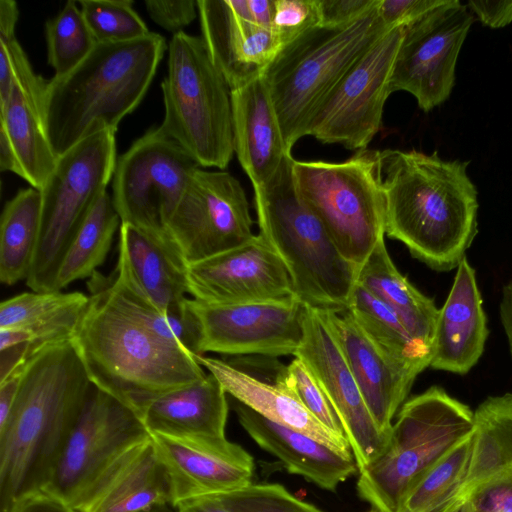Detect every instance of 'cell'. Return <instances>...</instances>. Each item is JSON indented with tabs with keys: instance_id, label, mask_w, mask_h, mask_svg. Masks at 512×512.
I'll return each mask as SVG.
<instances>
[{
	"instance_id": "6da1fadb",
	"label": "cell",
	"mask_w": 512,
	"mask_h": 512,
	"mask_svg": "<svg viewBox=\"0 0 512 512\" xmlns=\"http://www.w3.org/2000/svg\"><path fill=\"white\" fill-rule=\"evenodd\" d=\"M91 385L71 340L46 345L27 359L14 407L0 427V512L42 490Z\"/></svg>"
},
{
	"instance_id": "7a4b0ae2",
	"label": "cell",
	"mask_w": 512,
	"mask_h": 512,
	"mask_svg": "<svg viewBox=\"0 0 512 512\" xmlns=\"http://www.w3.org/2000/svg\"><path fill=\"white\" fill-rule=\"evenodd\" d=\"M91 294L72 344L93 385L139 416L155 399L206 376L195 355L149 329L112 278L91 277Z\"/></svg>"
},
{
	"instance_id": "3957f363",
	"label": "cell",
	"mask_w": 512,
	"mask_h": 512,
	"mask_svg": "<svg viewBox=\"0 0 512 512\" xmlns=\"http://www.w3.org/2000/svg\"><path fill=\"white\" fill-rule=\"evenodd\" d=\"M385 235L432 269L450 270L477 233L478 193L469 162L435 151H380Z\"/></svg>"
},
{
	"instance_id": "277c9868",
	"label": "cell",
	"mask_w": 512,
	"mask_h": 512,
	"mask_svg": "<svg viewBox=\"0 0 512 512\" xmlns=\"http://www.w3.org/2000/svg\"><path fill=\"white\" fill-rule=\"evenodd\" d=\"M165 49L164 37L152 32L127 42L97 43L73 70L47 81L43 118L55 154L98 132H116L142 101Z\"/></svg>"
},
{
	"instance_id": "5b68a950",
	"label": "cell",
	"mask_w": 512,
	"mask_h": 512,
	"mask_svg": "<svg viewBox=\"0 0 512 512\" xmlns=\"http://www.w3.org/2000/svg\"><path fill=\"white\" fill-rule=\"evenodd\" d=\"M292 154L254 188L259 234L285 264L299 301L322 312L348 309L359 267L339 252L325 226L300 196Z\"/></svg>"
},
{
	"instance_id": "8992f818",
	"label": "cell",
	"mask_w": 512,
	"mask_h": 512,
	"mask_svg": "<svg viewBox=\"0 0 512 512\" xmlns=\"http://www.w3.org/2000/svg\"><path fill=\"white\" fill-rule=\"evenodd\" d=\"M388 30L376 6L346 26H316L280 49L262 79L291 151L350 67Z\"/></svg>"
},
{
	"instance_id": "52a82bcc",
	"label": "cell",
	"mask_w": 512,
	"mask_h": 512,
	"mask_svg": "<svg viewBox=\"0 0 512 512\" xmlns=\"http://www.w3.org/2000/svg\"><path fill=\"white\" fill-rule=\"evenodd\" d=\"M159 129L202 168L224 169L234 154L231 89L202 37L173 34L162 84Z\"/></svg>"
},
{
	"instance_id": "ba28073f",
	"label": "cell",
	"mask_w": 512,
	"mask_h": 512,
	"mask_svg": "<svg viewBox=\"0 0 512 512\" xmlns=\"http://www.w3.org/2000/svg\"><path fill=\"white\" fill-rule=\"evenodd\" d=\"M474 427V411L433 386L406 401L382 454L359 472L357 491L372 507L396 512L410 484Z\"/></svg>"
},
{
	"instance_id": "9c48e42d",
	"label": "cell",
	"mask_w": 512,
	"mask_h": 512,
	"mask_svg": "<svg viewBox=\"0 0 512 512\" xmlns=\"http://www.w3.org/2000/svg\"><path fill=\"white\" fill-rule=\"evenodd\" d=\"M293 176L341 255L360 267L385 236L380 150H358L339 163L294 159Z\"/></svg>"
},
{
	"instance_id": "30bf717a",
	"label": "cell",
	"mask_w": 512,
	"mask_h": 512,
	"mask_svg": "<svg viewBox=\"0 0 512 512\" xmlns=\"http://www.w3.org/2000/svg\"><path fill=\"white\" fill-rule=\"evenodd\" d=\"M115 132L93 134L60 155L40 191V235L26 285L53 291L56 272L74 233L106 192L116 166Z\"/></svg>"
},
{
	"instance_id": "8fae6325",
	"label": "cell",
	"mask_w": 512,
	"mask_h": 512,
	"mask_svg": "<svg viewBox=\"0 0 512 512\" xmlns=\"http://www.w3.org/2000/svg\"><path fill=\"white\" fill-rule=\"evenodd\" d=\"M150 438L136 412L92 384L82 412L40 492L73 510L122 456Z\"/></svg>"
},
{
	"instance_id": "7c38bea8",
	"label": "cell",
	"mask_w": 512,
	"mask_h": 512,
	"mask_svg": "<svg viewBox=\"0 0 512 512\" xmlns=\"http://www.w3.org/2000/svg\"><path fill=\"white\" fill-rule=\"evenodd\" d=\"M200 166L160 129H150L116 162L112 201L121 224L166 237V227Z\"/></svg>"
},
{
	"instance_id": "4fadbf2b",
	"label": "cell",
	"mask_w": 512,
	"mask_h": 512,
	"mask_svg": "<svg viewBox=\"0 0 512 512\" xmlns=\"http://www.w3.org/2000/svg\"><path fill=\"white\" fill-rule=\"evenodd\" d=\"M474 16L459 0H442L403 26L390 91H406L429 112L444 103L455 84L456 64Z\"/></svg>"
},
{
	"instance_id": "5bb4252c",
	"label": "cell",
	"mask_w": 512,
	"mask_h": 512,
	"mask_svg": "<svg viewBox=\"0 0 512 512\" xmlns=\"http://www.w3.org/2000/svg\"><path fill=\"white\" fill-rule=\"evenodd\" d=\"M402 34L403 26L386 31L355 61L314 116L308 136L350 150L367 148L382 127Z\"/></svg>"
},
{
	"instance_id": "9a60e30c",
	"label": "cell",
	"mask_w": 512,
	"mask_h": 512,
	"mask_svg": "<svg viewBox=\"0 0 512 512\" xmlns=\"http://www.w3.org/2000/svg\"><path fill=\"white\" fill-rule=\"evenodd\" d=\"M240 181L223 170L197 168L166 232L186 264L241 246L255 235Z\"/></svg>"
},
{
	"instance_id": "2e32d148",
	"label": "cell",
	"mask_w": 512,
	"mask_h": 512,
	"mask_svg": "<svg viewBox=\"0 0 512 512\" xmlns=\"http://www.w3.org/2000/svg\"><path fill=\"white\" fill-rule=\"evenodd\" d=\"M201 327L200 355L278 357L296 354L303 338L304 304L298 299L210 305L189 298Z\"/></svg>"
},
{
	"instance_id": "e0dca14e",
	"label": "cell",
	"mask_w": 512,
	"mask_h": 512,
	"mask_svg": "<svg viewBox=\"0 0 512 512\" xmlns=\"http://www.w3.org/2000/svg\"><path fill=\"white\" fill-rule=\"evenodd\" d=\"M212 373L227 394L277 424L303 432L345 457L353 458L350 445L323 426L304 406L288 366L276 357L248 355L227 360L195 356Z\"/></svg>"
},
{
	"instance_id": "ac0fdd59",
	"label": "cell",
	"mask_w": 512,
	"mask_h": 512,
	"mask_svg": "<svg viewBox=\"0 0 512 512\" xmlns=\"http://www.w3.org/2000/svg\"><path fill=\"white\" fill-rule=\"evenodd\" d=\"M295 357L316 375L342 422L358 473L384 451L389 435L370 413L323 312L304 305L303 338Z\"/></svg>"
},
{
	"instance_id": "d6986e66",
	"label": "cell",
	"mask_w": 512,
	"mask_h": 512,
	"mask_svg": "<svg viewBox=\"0 0 512 512\" xmlns=\"http://www.w3.org/2000/svg\"><path fill=\"white\" fill-rule=\"evenodd\" d=\"M186 278L188 294L204 304L298 299L285 264L260 234L241 246L188 264Z\"/></svg>"
},
{
	"instance_id": "ffe728a7",
	"label": "cell",
	"mask_w": 512,
	"mask_h": 512,
	"mask_svg": "<svg viewBox=\"0 0 512 512\" xmlns=\"http://www.w3.org/2000/svg\"><path fill=\"white\" fill-rule=\"evenodd\" d=\"M171 481L173 506L252 484L253 457L226 437L151 435Z\"/></svg>"
},
{
	"instance_id": "44dd1931",
	"label": "cell",
	"mask_w": 512,
	"mask_h": 512,
	"mask_svg": "<svg viewBox=\"0 0 512 512\" xmlns=\"http://www.w3.org/2000/svg\"><path fill=\"white\" fill-rule=\"evenodd\" d=\"M202 39L231 91L260 78L282 48L257 24L247 0H197Z\"/></svg>"
},
{
	"instance_id": "7402d4cb",
	"label": "cell",
	"mask_w": 512,
	"mask_h": 512,
	"mask_svg": "<svg viewBox=\"0 0 512 512\" xmlns=\"http://www.w3.org/2000/svg\"><path fill=\"white\" fill-rule=\"evenodd\" d=\"M323 314L370 413L380 429L390 435L392 420L423 369L391 357L366 334L348 310Z\"/></svg>"
},
{
	"instance_id": "603a6c76",
	"label": "cell",
	"mask_w": 512,
	"mask_h": 512,
	"mask_svg": "<svg viewBox=\"0 0 512 512\" xmlns=\"http://www.w3.org/2000/svg\"><path fill=\"white\" fill-rule=\"evenodd\" d=\"M187 264L169 236L159 237L129 224L119 228L115 277L159 311L187 301Z\"/></svg>"
},
{
	"instance_id": "cb8c5ba5",
	"label": "cell",
	"mask_w": 512,
	"mask_h": 512,
	"mask_svg": "<svg viewBox=\"0 0 512 512\" xmlns=\"http://www.w3.org/2000/svg\"><path fill=\"white\" fill-rule=\"evenodd\" d=\"M488 334L475 271L464 257L439 309L429 366L455 374L468 373L480 359Z\"/></svg>"
},
{
	"instance_id": "d4e9b609",
	"label": "cell",
	"mask_w": 512,
	"mask_h": 512,
	"mask_svg": "<svg viewBox=\"0 0 512 512\" xmlns=\"http://www.w3.org/2000/svg\"><path fill=\"white\" fill-rule=\"evenodd\" d=\"M172 505V487L152 436L122 456L85 494L74 512H144Z\"/></svg>"
},
{
	"instance_id": "484cf974",
	"label": "cell",
	"mask_w": 512,
	"mask_h": 512,
	"mask_svg": "<svg viewBox=\"0 0 512 512\" xmlns=\"http://www.w3.org/2000/svg\"><path fill=\"white\" fill-rule=\"evenodd\" d=\"M234 153L253 188L267 183L292 154L262 76L231 91Z\"/></svg>"
},
{
	"instance_id": "4316f807",
	"label": "cell",
	"mask_w": 512,
	"mask_h": 512,
	"mask_svg": "<svg viewBox=\"0 0 512 512\" xmlns=\"http://www.w3.org/2000/svg\"><path fill=\"white\" fill-rule=\"evenodd\" d=\"M234 410L248 435L277 457L289 473L335 491L358 471L354 458L341 455L303 432L272 422L238 401Z\"/></svg>"
},
{
	"instance_id": "83f0119b",
	"label": "cell",
	"mask_w": 512,
	"mask_h": 512,
	"mask_svg": "<svg viewBox=\"0 0 512 512\" xmlns=\"http://www.w3.org/2000/svg\"><path fill=\"white\" fill-rule=\"evenodd\" d=\"M46 83L34 71L14 78L8 100L0 107V129L13 148L18 176L37 190L42 189L58 159L44 125Z\"/></svg>"
},
{
	"instance_id": "f1b7e54d",
	"label": "cell",
	"mask_w": 512,
	"mask_h": 512,
	"mask_svg": "<svg viewBox=\"0 0 512 512\" xmlns=\"http://www.w3.org/2000/svg\"><path fill=\"white\" fill-rule=\"evenodd\" d=\"M227 392L212 374L152 401L141 414L151 435L226 437Z\"/></svg>"
},
{
	"instance_id": "f546056e",
	"label": "cell",
	"mask_w": 512,
	"mask_h": 512,
	"mask_svg": "<svg viewBox=\"0 0 512 512\" xmlns=\"http://www.w3.org/2000/svg\"><path fill=\"white\" fill-rule=\"evenodd\" d=\"M88 302L81 292H24L1 302L0 329L26 330L29 358L46 345L72 340Z\"/></svg>"
},
{
	"instance_id": "4dcf8cb0",
	"label": "cell",
	"mask_w": 512,
	"mask_h": 512,
	"mask_svg": "<svg viewBox=\"0 0 512 512\" xmlns=\"http://www.w3.org/2000/svg\"><path fill=\"white\" fill-rule=\"evenodd\" d=\"M357 283L390 307L411 336L432 354L439 309L396 268L384 238L359 267Z\"/></svg>"
},
{
	"instance_id": "1f68e13d",
	"label": "cell",
	"mask_w": 512,
	"mask_h": 512,
	"mask_svg": "<svg viewBox=\"0 0 512 512\" xmlns=\"http://www.w3.org/2000/svg\"><path fill=\"white\" fill-rule=\"evenodd\" d=\"M512 472V394L492 396L474 411L469 469L458 500L478 485Z\"/></svg>"
},
{
	"instance_id": "d6a6232c",
	"label": "cell",
	"mask_w": 512,
	"mask_h": 512,
	"mask_svg": "<svg viewBox=\"0 0 512 512\" xmlns=\"http://www.w3.org/2000/svg\"><path fill=\"white\" fill-rule=\"evenodd\" d=\"M41 194L31 187L6 202L0 221V281L14 285L28 278L38 247Z\"/></svg>"
},
{
	"instance_id": "836d02e7",
	"label": "cell",
	"mask_w": 512,
	"mask_h": 512,
	"mask_svg": "<svg viewBox=\"0 0 512 512\" xmlns=\"http://www.w3.org/2000/svg\"><path fill=\"white\" fill-rule=\"evenodd\" d=\"M120 225L112 197L106 191L86 214L67 245L56 272L53 291H62L76 280L92 277L104 263Z\"/></svg>"
},
{
	"instance_id": "e575fe53",
	"label": "cell",
	"mask_w": 512,
	"mask_h": 512,
	"mask_svg": "<svg viewBox=\"0 0 512 512\" xmlns=\"http://www.w3.org/2000/svg\"><path fill=\"white\" fill-rule=\"evenodd\" d=\"M366 334L394 359L425 369L431 350L415 340L397 314L356 282L347 309Z\"/></svg>"
},
{
	"instance_id": "d590c367",
	"label": "cell",
	"mask_w": 512,
	"mask_h": 512,
	"mask_svg": "<svg viewBox=\"0 0 512 512\" xmlns=\"http://www.w3.org/2000/svg\"><path fill=\"white\" fill-rule=\"evenodd\" d=\"M471 450L472 433L410 484L396 512H442L455 503L467 477Z\"/></svg>"
},
{
	"instance_id": "8d00e7d4",
	"label": "cell",
	"mask_w": 512,
	"mask_h": 512,
	"mask_svg": "<svg viewBox=\"0 0 512 512\" xmlns=\"http://www.w3.org/2000/svg\"><path fill=\"white\" fill-rule=\"evenodd\" d=\"M47 61L55 78L73 70L97 44L80 8L67 1L45 25Z\"/></svg>"
},
{
	"instance_id": "74e56055",
	"label": "cell",
	"mask_w": 512,
	"mask_h": 512,
	"mask_svg": "<svg viewBox=\"0 0 512 512\" xmlns=\"http://www.w3.org/2000/svg\"><path fill=\"white\" fill-rule=\"evenodd\" d=\"M82 15L96 43H120L150 33L131 0H81Z\"/></svg>"
},
{
	"instance_id": "f35d334b",
	"label": "cell",
	"mask_w": 512,
	"mask_h": 512,
	"mask_svg": "<svg viewBox=\"0 0 512 512\" xmlns=\"http://www.w3.org/2000/svg\"><path fill=\"white\" fill-rule=\"evenodd\" d=\"M229 512H323L277 483L250 484L213 495Z\"/></svg>"
},
{
	"instance_id": "ab89813d",
	"label": "cell",
	"mask_w": 512,
	"mask_h": 512,
	"mask_svg": "<svg viewBox=\"0 0 512 512\" xmlns=\"http://www.w3.org/2000/svg\"><path fill=\"white\" fill-rule=\"evenodd\" d=\"M18 14L15 1H0V107L8 100L14 77L32 69L16 38Z\"/></svg>"
},
{
	"instance_id": "60d3db41",
	"label": "cell",
	"mask_w": 512,
	"mask_h": 512,
	"mask_svg": "<svg viewBox=\"0 0 512 512\" xmlns=\"http://www.w3.org/2000/svg\"><path fill=\"white\" fill-rule=\"evenodd\" d=\"M287 366L293 386L308 411L327 429L345 437L342 422L328 393L309 366L298 357Z\"/></svg>"
},
{
	"instance_id": "b9f144b4",
	"label": "cell",
	"mask_w": 512,
	"mask_h": 512,
	"mask_svg": "<svg viewBox=\"0 0 512 512\" xmlns=\"http://www.w3.org/2000/svg\"><path fill=\"white\" fill-rule=\"evenodd\" d=\"M316 26H320L318 0L274 1L272 30L282 47Z\"/></svg>"
},
{
	"instance_id": "7bdbcfd3",
	"label": "cell",
	"mask_w": 512,
	"mask_h": 512,
	"mask_svg": "<svg viewBox=\"0 0 512 512\" xmlns=\"http://www.w3.org/2000/svg\"><path fill=\"white\" fill-rule=\"evenodd\" d=\"M463 499L469 501L473 512H512V472L478 485Z\"/></svg>"
},
{
	"instance_id": "ee69618b",
	"label": "cell",
	"mask_w": 512,
	"mask_h": 512,
	"mask_svg": "<svg viewBox=\"0 0 512 512\" xmlns=\"http://www.w3.org/2000/svg\"><path fill=\"white\" fill-rule=\"evenodd\" d=\"M150 18L163 29L176 34L196 17L197 1L193 0H145Z\"/></svg>"
},
{
	"instance_id": "f6af8a7d",
	"label": "cell",
	"mask_w": 512,
	"mask_h": 512,
	"mask_svg": "<svg viewBox=\"0 0 512 512\" xmlns=\"http://www.w3.org/2000/svg\"><path fill=\"white\" fill-rule=\"evenodd\" d=\"M379 0H318L320 26H346L370 12Z\"/></svg>"
},
{
	"instance_id": "bcb514c9",
	"label": "cell",
	"mask_w": 512,
	"mask_h": 512,
	"mask_svg": "<svg viewBox=\"0 0 512 512\" xmlns=\"http://www.w3.org/2000/svg\"><path fill=\"white\" fill-rule=\"evenodd\" d=\"M442 0H379L377 13L386 28L406 26Z\"/></svg>"
},
{
	"instance_id": "7dc6e473",
	"label": "cell",
	"mask_w": 512,
	"mask_h": 512,
	"mask_svg": "<svg viewBox=\"0 0 512 512\" xmlns=\"http://www.w3.org/2000/svg\"><path fill=\"white\" fill-rule=\"evenodd\" d=\"M466 6L488 27L501 28L512 22V0H470Z\"/></svg>"
},
{
	"instance_id": "c3c4849f",
	"label": "cell",
	"mask_w": 512,
	"mask_h": 512,
	"mask_svg": "<svg viewBox=\"0 0 512 512\" xmlns=\"http://www.w3.org/2000/svg\"><path fill=\"white\" fill-rule=\"evenodd\" d=\"M24 364L18 366L0 382V427L4 425L14 407L21 385Z\"/></svg>"
},
{
	"instance_id": "681fc988",
	"label": "cell",
	"mask_w": 512,
	"mask_h": 512,
	"mask_svg": "<svg viewBox=\"0 0 512 512\" xmlns=\"http://www.w3.org/2000/svg\"><path fill=\"white\" fill-rule=\"evenodd\" d=\"M11 512H74L43 492L30 494L19 500Z\"/></svg>"
},
{
	"instance_id": "f907efd6",
	"label": "cell",
	"mask_w": 512,
	"mask_h": 512,
	"mask_svg": "<svg viewBox=\"0 0 512 512\" xmlns=\"http://www.w3.org/2000/svg\"><path fill=\"white\" fill-rule=\"evenodd\" d=\"M500 318L512 356V282L503 288L500 301Z\"/></svg>"
},
{
	"instance_id": "816d5d0a",
	"label": "cell",
	"mask_w": 512,
	"mask_h": 512,
	"mask_svg": "<svg viewBox=\"0 0 512 512\" xmlns=\"http://www.w3.org/2000/svg\"><path fill=\"white\" fill-rule=\"evenodd\" d=\"M179 512H229L216 498L200 497L185 501L177 506Z\"/></svg>"
},
{
	"instance_id": "f5cc1de1",
	"label": "cell",
	"mask_w": 512,
	"mask_h": 512,
	"mask_svg": "<svg viewBox=\"0 0 512 512\" xmlns=\"http://www.w3.org/2000/svg\"><path fill=\"white\" fill-rule=\"evenodd\" d=\"M275 0H247L253 20L264 27L272 28Z\"/></svg>"
},
{
	"instance_id": "db71d44e",
	"label": "cell",
	"mask_w": 512,
	"mask_h": 512,
	"mask_svg": "<svg viewBox=\"0 0 512 512\" xmlns=\"http://www.w3.org/2000/svg\"><path fill=\"white\" fill-rule=\"evenodd\" d=\"M0 170L2 172L10 171L18 175V164L13 148L2 129H0Z\"/></svg>"
},
{
	"instance_id": "11a10c76",
	"label": "cell",
	"mask_w": 512,
	"mask_h": 512,
	"mask_svg": "<svg viewBox=\"0 0 512 512\" xmlns=\"http://www.w3.org/2000/svg\"><path fill=\"white\" fill-rule=\"evenodd\" d=\"M442 512H473V509L467 499H460Z\"/></svg>"
},
{
	"instance_id": "9f6ffc18",
	"label": "cell",
	"mask_w": 512,
	"mask_h": 512,
	"mask_svg": "<svg viewBox=\"0 0 512 512\" xmlns=\"http://www.w3.org/2000/svg\"><path fill=\"white\" fill-rule=\"evenodd\" d=\"M368 512H383L377 508L372 507Z\"/></svg>"
},
{
	"instance_id": "6f0895ef",
	"label": "cell",
	"mask_w": 512,
	"mask_h": 512,
	"mask_svg": "<svg viewBox=\"0 0 512 512\" xmlns=\"http://www.w3.org/2000/svg\"><path fill=\"white\" fill-rule=\"evenodd\" d=\"M179 512V511H178Z\"/></svg>"
}]
</instances>
